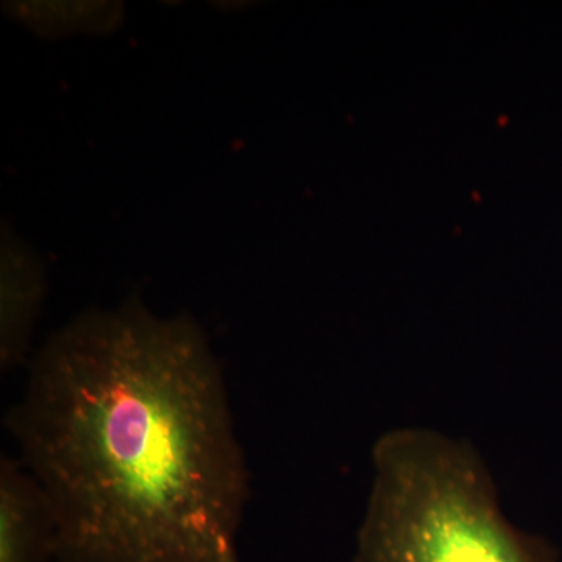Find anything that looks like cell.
Wrapping results in <instances>:
<instances>
[{
    "mask_svg": "<svg viewBox=\"0 0 562 562\" xmlns=\"http://www.w3.org/2000/svg\"><path fill=\"white\" fill-rule=\"evenodd\" d=\"M55 557L50 503L20 458L0 460V562H46Z\"/></svg>",
    "mask_w": 562,
    "mask_h": 562,
    "instance_id": "obj_4",
    "label": "cell"
},
{
    "mask_svg": "<svg viewBox=\"0 0 562 562\" xmlns=\"http://www.w3.org/2000/svg\"><path fill=\"white\" fill-rule=\"evenodd\" d=\"M360 562H554L546 542L503 517L468 447L428 431L376 443Z\"/></svg>",
    "mask_w": 562,
    "mask_h": 562,
    "instance_id": "obj_2",
    "label": "cell"
},
{
    "mask_svg": "<svg viewBox=\"0 0 562 562\" xmlns=\"http://www.w3.org/2000/svg\"><path fill=\"white\" fill-rule=\"evenodd\" d=\"M60 562H239L250 494L220 361L187 316L92 310L29 362L5 419Z\"/></svg>",
    "mask_w": 562,
    "mask_h": 562,
    "instance_id": "obj_1",
    "label": "cell"
},
{
    "mask_svg": "<svg viewBox=\"0 0 562 562\" xmlns=\"http://www.w3.org/2000/svg\"><path fill=\"white\" fill-rule=\"evenodd\" d=\"M9 13L25 22L41 36L70 33L109 32L122 20L121 3L105 2H20L7 3Z\"/></svg>",
    "mask_w": 562,
    "mask_h": 562,
    "instance_id": "obj_5",
    "label": "cell"
},
{
    "mask_svg": "<svg viewBox=\"0 0 562 562\" xmlns=\"http://www.w3.org/2000/svg\"><path fill=\"white\" fill-rule=\"evenodd\" d=\"M46 297L40 255L3 227L0 273V366L14 371L31 362L33 330Z\"/></svg>",
    "mask_w": 562,
    "mask_h": 562,
    "instance_id": "obj_3",
    "label": "cell"
}]
</instances>
